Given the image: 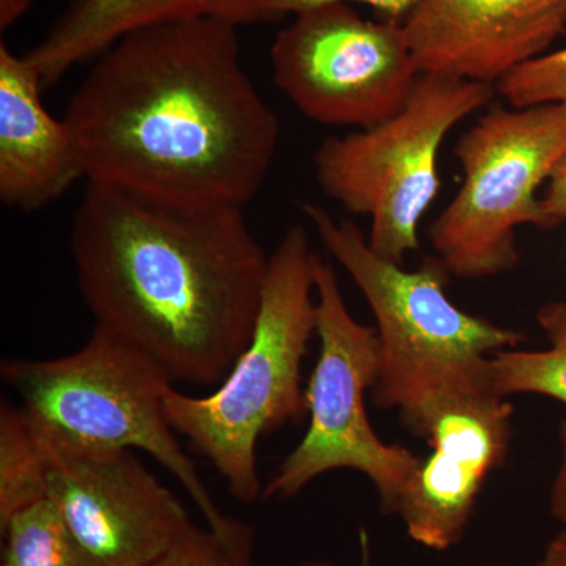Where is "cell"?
<instances>
[{
	"instance_id": "1",
	"label": "cell",
	"mask_w": 566,
	"mask_h": 566,
	"mask_svg": "<svg viewBox=\"0 0 566 566\" xmlns=\"http://www.w3.org/2000/svg\"><path fill=\"white\" fill-rule=\"evenodd\" d=\"M240 25L205 18L129 33L71 96L87 181L192 207H240L262 189L277 115L241 61Z\"/></svg>"
},
{
	"instance_id": "2",
	"label": "cell",
	"mask_w": 566,
	"mask_h": 566,
	"mask_svg": "<svg viewBox=\"0 0 566 566\" xmlns=\"http://www.w3.org/2000/svg\"><path fill=\"white\" fill-rule=\"evenodd\" d=\"M71 253L95 326L150 357L172 385H221L251 340L270 256L244 208L88 181Z\"/></svg>"
},
{
	"instance_id": "3",
	"label": "cell",
	"mask_w": 566,
	"mask_h": 566,
	"mask_svg": "<svg viewBox=\"0 0 566 566\" xmlns=\"http://www.w3.org/2000/svg\"><path fill=\"white\" fill-rule=\"evenodd\" d=\"M303 211L374 314L379 340V374L371 389L376 406L397 409L406 428L422 436L446 403L494 392L491 357L523 345L526 335L457 307L446 292L452 274L434 253L408 271L378 255L353 221H337L319 205L304 203Z\"/></svg>"
},
{
	"instance_id": "4",
	"label": "cell",
	"mask_w": 566,
	"mask_h": 566,
	"mask_svg": "<svg viewBox=\"0 0 566 566\" xmlns=\"http://www.w3.org/2000/svg\"><path fill=\"white\" fill-rule=\"evenodd\" d=\"M316 256L307 230L290 227L271 253L259 318L232 370L210 394L172 386L164 397L175 433L210 461L244 505L263 497L260 439L307 416L303 364L318 319Z\"/></svg>"
},
{
	"instance_id": "5",
	"label": "cell",
	"mask_w": 566,
	"mask_h": 566,
	"mask_svg": "<svg viewBox=\"0 0 566 566\" xmlns=\"http://www.w3.org/2000/svg\"><path fill=\"white\" fill-rule=\"evenodd\" d=\"M0 378L51 441L147 453L180 483L208 527L222 535L243 528L219 510L182 449L164 408L172 381L139 349L95 326L87 344L66 356L3 360Z\"/></svg>"
},
{
	"instance_id": "6",
	"label": "cell",
	"mask_w": 566,
	"mask_h": 566,
	"mask_svg": "<svg viewBox=\"0 0 566 566\" xmlns=\"http://www.w3.org/2000/svg\"><path fill=\"white\" fill-rule=\"evenodd\" d=\"M494 92L482 82L422 74L394 117L319 145V188L345 210L370 218L368 244L382 259L403 266L406 255L419 251L420 221L441 189L442 144Z\"/></svg>"
},
{
	"instance_id": "7",
	"label": "cell",
	"mask_w": 566,
	"mask_h": 566,
	"mask_svg": "<svg viewBox=\"0 0 566 566\" xmlns=\"http://www.w3.org/2000/svg\"><path fill=\"white\" fill-rule=\"evenodd\" d=\"M453 153L463 182L431 223L434 255L463 281L509 273L520 263V227H557L536 191L566 153V103L493 107Z\"/></svg>"
},
{
	"instance_id": "8",
	"label": "cell",
	"mask_w": 566,
	"mask_h": 566,
	"mask_svg": "<svg viewBox=\"0 0 566 566\" xmlns=\"http://www.w3.org/2000/svg\"><path fill=\"white\" fill-rule=\"evenodd\" d=\"M315 292L319 354L305 387L308 428L264 486L263 499L294 497L318 476L348 469L370 480L381 512L394 515L420 458L387 444L368 419L367 394L379 374L378 334L354 318L333 264L319 255Z\"/></svg>"
},
{
	"instance_id": "9",
	"label": "cell",
	"mask_w": 566,
	"mask_h": 566,
	"mask_svg": "<svg viewBox=\"0 0 566 566\" xmlns=\"http://www.w3.org/2000/svg\"><path fill=\"white\" fill-rule=\"evenodd\" d=\"M270 55L277 87L326 126L365 129L394 117L422 76L403 24L367 20L349 3L294 14Z\"/></svg>"
},
{
	"instance_id": "10",
	"label": "cell",
	"mask_w": 566,
	"mask_h": 566,
	"mask_svg": "<svg viewBox=\"0 0 566 566\" xmlns=\"http://www.w3.org/2000/svg\"><path fill=\"white\" fill-rule=\"evenodd\" d=\"M43 438L50 452L46 499L93 565L150 566L192 526L177 495L133 450L84 449Z\"/></svg>"
},
{
	"instance_id": "11",
	"label": "cell",
	"mask_w": 566,
	"mask_h": 566,
	"mask_svg": "<svg viewBox=\"0 0 566 566\" xmlns=\"http://www.w3.org/2000/svg\"><path fill=\"white\" fill-rule=\"evenodd\" d=\"M513 405L495 392L450 401L431 416L420 458L395 505L406 534L427 549L463 542L486 480L504 464L512 444Z\"/></svg>"
},
{
	"instance_id": "12",
	"label": "cell",
	"mask_w": 566,
	"mask_h": 566,
	"mask_svg": "<svg viewBox=\"0 0 566 566\" xmlns=\"http://www.w3.org/2000/svg\"><path fill=\"white\" fill-rule=\"evenodd\" d=\"M403 29L420 73L495 87L566 33V0H419Z\"/></svg>"
},
{
	"instance_id": "13",
	"label": "cell",
	"mask_w": 566,
	"mask_h": 566,
	"mask_svg": "<svg viewBox=\"0 0 566 566\" xmlns=\"http://www.w3.org/2000/svg\"><path fill=\"white\" fill-rule=\"evenodd\" d=\"M43 88L35 65L0 44V200L18 210L46 207L85 178L69 126L41 103Z\"/></svg>"
},
{
	"instance_id": "14",
	"label": "cell",
	"mask_w": 566,
	"mask_h": 566,
	"mask_svg": "<svg viewBox=\"0 0 566 566\" xmlns=\"http://www.w3.org/2000/svg\"><path fill=\"white\" fill-rule=\"evenodd\" d=\"M205 18L249 25L248 0H69L25 57L39 70L44 87H50L129 33Z\"/></svg>"
},
{
	"instance_id": "15",
	"label": "cell",
	"mask_w": 566,
	"mask_h": 566,
	"mask_svg": "<svg viewBox=\"0 0 566 566\" xmlns=\"http://www.w3.org/2000/svg\"><path fill=\"white\" fill-rule=\"evenodd\" d=\"M535 318L549 346L539 352L495 353L490 360L491 386L504 398L542 395L566 406V300L542 305Z\"/></svg>"
},
{
	"instance_id": "16",
	"label": "cell",
	"mask_w": 566,
	"mask_h": 566,
	"mask_svg": "<svg viewBox=\"0 0 566 566\" xmlns=\"http://www.w3.org/2000/svg\"><path fill=\"white\" fill-rule=\"evenodd\" d=\"M50 452L21 405H0V526L48 495Z\"/></svg>"
},
{
	"instance_id": "17",
	"label": "cell",
	"mask_w": 566,
	"mask_h": 566,
	"mask_svg": "<svg viewBox=\"0 0 566 566\" xmlns=\"http://www.w3.org/2000/svg\"><path fill=\"white\" fill-rule=\"evenodd\" d=\"M0 528V566H95L50 499L21 510Z\"/></svg>"
},
{
	"instance_id": "18",
	"label": "cell",
	"mask_w": 566,
	"mask_h": 566,
	"mask_svg": "<svg viewBox=\"0 0 566 566\" xmlns=\"http://www.w3.org/2000/svg\"><path fill=\"white\" fill-rule=\"evenodd\" d=\"M253 532L248 526L233 535L192 524L167 553L150 566H238L251 558Z\"/></svg>"
},
{
	"instance_id": "19",
	"label": "cell",
	"mask_w": 566,
	"mask_h": 566,
	"mask_svg": "<svg viewBox=\"0 0 566 566\" xmlns=\"http://www.w3.org/2000/svg\"><path fill=\"white\" fill-rule=\"evenodd\" d=\"M512 107L566 103V48L524 63L495 84Z\"/></svg>"
},
{
	"instance_id": "20",
	"label": "cell",
	"mask_w": 566,
	"mask_h": 566,
	"mask_svg": "<svg viewBox=\"0 0 566 566\" xmlns=\"http://www.w3.org/2000/svg\"><path fill=\"white\" fill-rule=\"evenodd\" d=\"M329 3H363L381 14L382 20L405 24L419 0H248L249 24L281 21Z\"/></svg>"
},
{
	"instance_id": "21",
	"label": "cell",
	"mask_w": 566,
	"mask_h": 566,
	"mask_svg": "<svg viewBox=\"0 0 566 566\" xmlns=\"http://www.w3.org/2000/svg\"><path fill=\"white\" fill-rule=\"evenodd\" d=\"M542 208L556 226L566 221V153L558 159L547 178V189L542 197Z\"/></svg>"
},
{
	"instance_id": "22",
	"label": "cell",
	"mask_w": 566,
	"mask_h": 566,
	"mask_svg": "<svg viewBox=\"0 0 566 566\" xmlns=\"http://www.w3.org/2000/svg\"><path fill=\"white\" fill-rule=\"evenodd\" d=\"M560 439V463L549 493L551 515L566 527V417L558 428Z\"/></svg>"
},
{
	"instance_id": "23",
	"label": "cell",
	"mask_w": 566,
	"mask_h": 566,
	"mask_svg": "<svg viewBox=\"0 0 566 566\" xmlns=\"http://www.w3.org/2000/svg\"><path fill=\"white\" fill-rule=\"evenodd\" d=\"M35 0H0V31L6 32L21 21Z\"/></svg>"
},
{
	"instance_id": "24",
	"label": "cell",
	"mask_w": 566,
	"mask_h": 566,
	"mask_svg": "<svg viewBox=\"0 0 566 566\" xmlns=\"http://www.w3.org/2000/svg\"><path fill=\"white\" fill-rule=\"evenodd\" d=\"M535 566H566V527L549 539Z\"/></svg>"
},
{
	"instance_id": "25",
	"label": "cell",
	"mask_w": 566,
	"mask_h": 566,
	"mask_svg": "<svg viewBox=\"0 0 566 566\" xmlns=\"http://www.w3.org/2000/svg\"><path fill=\"white\" fill-rule=\"evenodd\" d=\"M359 547H360V565L359 566H371V546H370V536H368L367 531L365 528H360L359 532ZM238 566H255L252 564L251 558L248 560L241 562ZM296 566H333L327 564V562L312 560L304 562V564H300Z\"/></svg>"
}]
</instances>
